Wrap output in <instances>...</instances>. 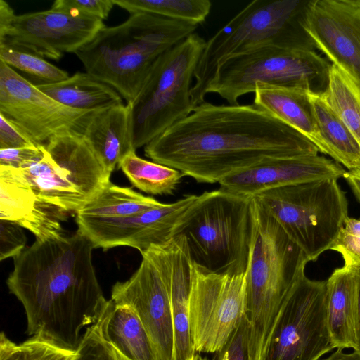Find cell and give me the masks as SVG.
Masks as SVG:
<instances>
[{
  "instance_id": "cell-1",
  "label": "cell",
  "mask_w": 360,
  "mask_h": 360,
  "mask_svg": "<svg viewBox=\"0 0 360 360\" xmlns=\"http://www.w3.org/2000/svg\"><path fill=\"white\" fill-rule=\"evenodd\" d=\"M153 162L199 183L225 177L264 161L318 154L307 137L251 105L204 101L144 147Z\"/></svg>"
},
{
  "instance_id": "cell-2",
  "label": "cell",
  "mask_w": 360,
  "mask_h": 360,
  "mask_svg": "<svg viewBox=\"0 0 360 360\" xmlns=\"http://www.w3.org/2000/svg\"><path fill=\"white\" fill-rule=\"evenodd\" d=\"M93 249L77 230L36 239L13 258L6 284L24 307L29 335L77 349L82 330L99 319L108 301L92 263Z\"/></svg>"
},
{
  "instance_id": "cell-3",
  "label": "cell",
  "mask_w": 360,
  "mask_h": 360,
  "mask_svg": "<svg viewBox=\"0 0 360 360\" xmlns=\"http://www.w3.org/2000/svg\"><path fill=\"white\" fill-rule=\"evenodd\" d=\"M197 25L146 13L104 26L75 53L86 72L132 103L157 60Z\"/></svg>"
},
{
  "instance_id": "cell-4",
  "label": "cell",
  "mask_w": 360,
  "mask_h": 360,
  "mask_svg": "<svg viewBox=\"0 0 360 360\" xmlns=\"http://www.w3.org/2000/svg\"><path fill=\"white\" fill-rule=\"evenodd\" d=\"M309 1L254 0L206 41L191 91L194 107L205 101L218 67L233 56L269 46L315 51L305 29Z\"/></svg>"
},
{
  "instance_id": "cell-5",
  "label": "cell",
  "mask_w": 360,
  "mask_h": 360,
  "mask_svg": "<svg viewBox=\"0 0 360 360\" xmlns=\"http://www.w3.org/2000/svg\"><path fill=\"white\" fill-rule=\"evenodd\" d=\"M252 197L221 189L205 191L178 224L191 258L215 274L245 271L252 231Z\"/></svg>"
},
{
  "instance_id": "cell-6",
  "label": "cell",
  "mask_w": 360,
  "mask_h": 360,
  "mask_svg": "<svg viewBox=\"0 0 360 360\" xmlns=\"http://www.w3.org/2000/svg\"><path fill=\"white\" fill-rule=\"evenodd\" d=\"M205 43L195 32L165 52L152 67L131 103L136 150L193 112L191 84Z\"/></svg>"
},
{
  "instance_id": "cell-7",
  "label": "cell",
  "mask_w": 360,
  "mask_h": 360,
  "mask_svg": "<svg viewBox=\"0 0 360 360\" xmlns=\"http://www.w3.org/2000/svg\"><path fill=\"white\" fill-rule=\"evenodd\" d=\"M309 262L330 250L345 219L348 202L338 179L271 188L253 195Z\"/></svg>"
},
{
  "instance_id": "cell-8",
  "label": "cell",
  "mask_w": 360,
  "mask_h": 360,
  "mask_svg": "<svg viewBox=\"0 0 360 360\" xmlns=\"http://www.w3.org/2000/svg\"><path fill=\"white\" fill-rule=\"evenodd\" d=\"M331 64L315 51L269 46L233 56L221 64L206 94H217L230 105L254 93L258 85L295 87L321 94Z\"/></svg>"
},
{
  "instance_id": "cell-9",
  "label": "cell",
  "mask_w": 360,
  "mask_h": 360,
  "mask_svg": "<svg viewBox=\"0 0 360 360\" xmlns=\"http://www.w3.org/2000/svg\"><path fill=\"white\" fill-rule=\"evenodd\" d=\"M44 146L41 160L18 169L37 201L77 213L110 181L111 174L75 131L56 134Z\"/></svg>"
},
{
  "instance_id": "cell-10",
  "label": "cell",
  "mask_w": 360,
  "mask_h": 360,
  "mask_svg": "<svg viewBox=\"0 0 360 360\" xmlns=\"http://www.w3.org/2000/svg\"><path fill=\"white\" fill-rule=\"evenodd\" d=\"M252 197V231L246 269V302L282 305L304 275L309 259L273 217Z\"/></svg>"
},
{
  "instance_id": "cell-11",
  "label": "cell",
  "mask_w": 360,
  "mask_h": 360,
  "mask_svg": "<svg viewBox=\"0 0 360 360\" xmlns=\"http://www.w3.org/2000/svg\"><path fill=\"white\" fill-rule=\"evenodd\" d=\"M141 255V264L131 276L112 286L111 300L135 311L158 360H174L169 242L153 246Z\"/></svg>"
},
{
  "instance_id": "cell-12",
  "label": "cell",
  "mask_w": 360,
  "mask_h": 360,
  "mask_svg": "<svg viewBox=\"0 0 360 360\" xmlns=\"http://www.w3.org/2000/svg\"><path fill=\"white\" fill-rule=\"evenodd\" d=\"M246 270L215 274L192 260L189 319L197 352H220L245 314Z\"/></svg>"
},
{
  "instance_id": "cell-13",
  "label": "cell",
  "mask_w": 360,
  "mask_h": 360,
  "mask_svg": "<svg viewBox=\"0 0 360 360\" xmlns=\"http://www.w3.org/2000/svg\"><path fill=\"white\" fill-rule=\"evenodd\" d=\"M327 318L326 281L302 275L290 290L265 360H319L333 350Z\"/></svg>"
},
{
  "instance_id": "cell-14",
  "label": "cell",
  "mask_w": 360,
  "mask_h": 360,
  "mask_svg": "<svg viewBox=\"0 0 360 360\" xmlns=\"http://www.w3.org/2000/svg\"><path fill=\"white\" fill-rule=\"evenodd\" d=\"M90 111L60 103L0 60V114L36 144L73 130Z\"/></svg>"
},
{
  "instance_id": "cell-15",
  "label": "cell",
  "mask_w": 360,
  "mask_h": 360,
  "mask_svg": "<svg viewBox=\"0 0 360 360\" xmlns=\"http://www.w3.org/2000/svg\"><path fill=\"white\" fill-rule=\"evenodd\" d=\"M198 195H187L172 203H162L142 212L115 218L76 215L78 231L94 248L108 250L128 246L141 254L153 246L164 245L174 237L175 229Z\"/></svg>"
},
{
  "instance_id": "cell-16",
  "label": "cell",
  "mask_w": 360,
  "mask_h": 360,
  "mask_svg": "<svg viewBox=\"0 0 360 360\" xmlns=\"http://www.w3.org/2000/svg\"><path fill=\"white\" fill-rule=\"evenodd\" d=\"M104 26L98 18L50 8L16 15L0 43L58 60L65 53H75Z\"/></svg>"
},
{
  "instance_id": "cell-17",
  "label": "cell",
  "mask_w": 360,
  "mask_h": 360,
  "mask_svg": "<svg viewBox=\"0 0 360 360\" xmlns=\"http://www.w3.org/2000/svg\"><path fill=\"white\" fill-rule=\"evenodd\" d=\"M305 29L316 49L360 83V11L355 0H310Z\"/></svg>"
},
{
  "instance_id": "cell-18",
  "label": "cell",
  "mask_w": 360,
  "mask_h": 360,
  "mask_svg": "<svg viewBox=\"0 0 360 360\" xmlns=\"http://www.w3.org/2000/svg\"><path fill=\"white\" fill-rule=\"evenodd\" d=\"M346 170L338 162L318 154L271 159L223 179L219 189L253 196L285 186L343 178Z\"/></svg>"
},
{
  "instance_id": "cell-19",
  "label": "cell",
  "mask_w": 360,
  "mask_h": 360,
  "mask_svg": "<svg viewBox=\"0 0 360 360\" xmlns=\"http://www.w3.org/2000/svg\"><path fill=\"white\" fill-rule=\"evenodd\" d=\"M72 131L84 139L110 174L127 155L136 151L131 102L90 111Z\"/></svg>"
},
{
  "instance_id": "cell-20",
  "label": "cell",
  "mask_w": 360,
  "mask_h": 360,
  "mask_svg": "<svg viewBox=\"0 0 360 360\" xmlns=\"http://www.w3.org/2000/svg\"><path fill=\"white\" fill-rule=\"evenodd\" d=\"M359 273L342 266L326 280L328 324L335 349H358Z\"/></svg>"
},
{
  "instance_id": "cell-21",
  "label": "cell",
  "mask_w": 360,
  "mask_h": 360,
  "mask_svg": "<svg viewBox=\"0 0 360 360\" xmlns=\"http://www.w3.org/2000/svg\"><path fill=\"white\" fill-rule=\"evenodd\" d=\"M253 104L302 134L323 153L309 91L295 87L258 85Z\"/></svg>"
},
{
  "instance_id": "cell-22",
  "label": "cell",
  "mask_w": 360,
  "mask_h": 360,
  "mask_svg": "<svg viewBox=\"0 0 360 360\" xmlns=\"http://www.w3.org/2000/svg\"><path fill=\"white\" fill-rule=\"evenodd\" d=\"M172 261L171 297L174 325V360H193L195 350L189 319V294L192 259L183 236L169 241Z\"/></svg>"
},
{
  "instance_id": "cell-23",
  "label": "cell",
  "mask_w": 360,
  "mask_h": 360,
  "mask_svg": "<svg viewBox=\"0 0 360 360\" xmlns=\"http://www.w3.org/2000/svg\"><path fill=\"white\" fill-rule=\"evenodd\" d=\"M105 339L128 360H158L150 340L135 311L111 300L103 312Z\"/></svg>"
},
{
  "instance_id": "cell-24",
  "label": "cell",
  "mask_w": 360,
  "mask_h": 360,
  "mask_svg": "<svg viewBox=\"0 0 360 360\" xmlns=\"http://www.w3.org/2000/svg\"><path fill=\"white\" fill-rule=\"evenodd\" d=\"M35 86L60 103L75 109L95 110L123 103L115 89L86 72H77L59 82Z\"/></svg>"
},
{
  "instance_id": "cell-25",
  "label": "cell",
  "mask_w": 360,
  "mask_h": 360,
  "mask_svg": "<svg viewBox=\"0 0 360 360\" xmlns=\"http://www.w3.org/2000/svg\"><path fill=\"white\" fill-rule=\"evenodd\" d=\"M313 111L324 146L323 154L348 171L360 170V144L321 94L310 92Z\"/></svg>"
},
{
  "instance_id": "cell-26",
  "label": "cell",
  "mask_w": 360,
  "mask_h": 360,
  "mask_svg": "<svg viewBox=\"0 0 360 360\" xmlns=\"http://www.w3.org/2000/svg\"><path fill=\"white\" fill-rule=\"evenodd\" d=\"M160 202L129 187L110 181L76 215L87 217L115 218L134 215L159 206Z\"/></svg>"
},
{
  "instance_id": "cell-27",
  "label": "cell",
  "mask_w": 360,
  "mask_h": 360,
  "mask_svg": "<svg viewBox=\"0 0 360 360\" xmlns=\"http://www.w3.org/2000/svg\"><path fill=\"white\" fill-rule=\"evenodd\" d=\"M117 167L134 187L152 195H172L184 176L177 169L139 158L136 151L127 155Z\"/></svg>"
},
{
  "instance_id": "cell-28",
  "label": "cell",
  "mask_w": 360,
  "mask_h": 360,
  "mask_svg": "<svg viewBox=\"0 0 360 360\" xmlns=\"http://www.w3.org/2000/svg\"><path fill=\"white\" fill-rule=\"evenodd\" d=\"M325 100L360 144V83L331 64Z\"/></svg>"
},
{
  "instance_id": "cell-29",
  "label": "cell",
  "mask_w": 360,
  "mask_h": 360,
  "mask_svg": "<svg viewBox=\"0 0 360 360\" xmlns=\"http://www.w3.org/2000/svg\"><path fill=\"white\" fill-rule=\"evenodd\" d=\"M130 14L146 13L197 25L210 13L209 0H112Z\"/></svg>"
},
{
  "instance_id": "cell-30",
  "label": "cell",
  "mask_w": 360,
  "mask_h": 360,
  "mask_svg": "<svg viewBox=\"0 0 360 360\" xmlns=\"http://www.w3.org/2000/svg\"><path fill=\"white\" fill-rule=\"evenodd\" d=\"M0 219L18 221L34 208L36 198L18 169L0 166Z\"/></svg>"
},
{
  "instance_id": "cell-31",
  "label": "cell",
  "mask_w": 360,
  "mask_h": 360,
  "mask_svg": "<svg viewBox=\"0 0 360 360\" xmlns=\"http://www.w3.org/2000/svg\"><path fill=\"white\" fill-rule=\"evenodd\" d=\"M76 350L63 347L51 340L34 335L16 344L4 332L0 335V360H73Z\"/></svg>"
},
{
  "instance_id": "cell-32",
  "label": "cell",
  "mask_w": 360,
  "mask_h": 360,
  "mask_svg": "<svg viewBox=\"0 0 360 360\" xmlns=\"http://www.w3.org/2000/svg\"><path fill=\"white\" fill-rule=\"evenodd\" d=\"M0 60L27 74L35 81L34 85L56 83L70 77L68 72L44 58L6 43H0Z\"/></svg>"
},
{
  "instance_id": "cell-33",
  "label": "cell",
  "mask_w": 360,
  "mask_h": 360,
  "mask_svg": "<svg viewBox=\"0 0 360 360\" xmlns=\"http://www.w3.org/2000/svg\"><path fill=\"white\" fill-rule=\"evenodd\" d=\"M68 213L58 206L36 200L32 212L18 222L37 240L58 238L64 235L61 221L66 220Z\"/></svg>"
},
{
  "instance_id": "cell-34",
  "label": "cell",
  "mask_w": 360,
  "mask_h": 360,
  "mask_svg": "<svg viewBox=\"0 0 360 360\" xmlns=\"http://www.w3.org/2000/svg\"><path fill=\"white\" fill-rule=\"evenodd\" d=\"M103 312L94 324L86 328L73 360H120L117 352L104 336Z\"/></svg>"
},
{
  "instance_id": "cell-35",
  "label": "cell",
  "mask_w": 360,
  "mask_h": 360,
  "mask_svg": "<svg viewBox=\"0 0 360 360\" xmlns=\"http://www.w3.org/2000/svg\"><path fill=\"white\" fill-rule=\"evenodd\" d=\"M330 250L340 254L345 267L360 272V219H345Z\"/></svg>"
},
{
  "instance_id": "cell-36",
  "label": "cell",
  "mask_w": 360,
  "mask_h": 360,
  "mask_svg": "<svg viewBox=\"0 0 360 360\" xmlns=\"http://www.w3.org/2000/svg\"><path fill=\"white\" fill-rule=\"evenodd\" d=\"M23 227L15 221L0 219V260L19 255L26 246Z\"/></svg>"
},
{
  "instance_id": "cell-37",
  "label": "cell",
  "mask_w": 360,
  "mask_h": 360,
  "mask_svg": "<svg viewBox=\"0 0 360 360\" xmlns=\"http://www.w3.org/2000/svg\"><path fill=\"white\" fill-rule=\"evenodd\" d=\"M114 5L112 0H56L51 8L103 20L108 17Z\"/></svg>"
},
{
  "instance_id": "cell-38",
  "label": "cell",
  "mask_w": 360,
  "mask_h": 360,
  "mask_svg": "<svg viewBox=\"0 0 360 360\" xmlns=\"http://www.w3.org/2000/svg\"><path fill=\"white\" fill-rule=\"evenodd\" d=\"M44 145L0 149V166L20 169L41 160L44 155Z\"/></svg>"
},
{
  "instance_id": "cell-39",
  "label": "cell",
  "mask_w": 360,
  "mask_h": 360,
  "mask_svg": "<svg viewBox=\"0 0 360 360\" xmlns=\"http://www.w3.org/2000/svg\"><path fill=\"white\" fill-rule=\"evenodd\" d=\"M248 321L245 314L222 351L227 353V360H248Z\"/></svg>"
},
{
  "instance_id": "cell-40",
  "label": "cell",
  "mask_w": 360,
  "mask_h": 360,
  "mask_svg": "<svg viewBox=\"0 0 360 360\" xmlns=\"http://www.w3.org/2000/svg\"><path fill=\"white\" fill-rule=\"evenodd\" d=\"M18 127L0 114V149L37 146Z\"/></svg>"
},
{
  "instance_id": "cell-41",
  "label": "cell",
  "mask_w": 360,
  "mask_h": 360,
  "mask_svg": "<svg viewBox=\"0 0 360 360\" xmlns=\"http://www.w3.org/2000/svg\"><path fill=\"white\" fill-rule=\"evenodd\" d=\"M15 16L11 6L4 0H0V38L8 30Z\"/></svg>"
},
{
  "instance_id": "cell-42",
  "label": "cell",
  "mask_w": 360,
  "mask_h": 360,
  "mask_svg": "<svg viewBox=\"0 0 360 360\" xmlns=\"http://www.w3.org/2000/svg\"><path fill=\"white\" fill-rule=\"evenodd\" d=\"M343 178L346 180L354 195L360 202V170L347 171Z\"/></svg>"
},
{
  "instance_id": "cell-43",
  "label": "cell",
  "mask_w": 360,
  "mask_h": 360,
  "mask_svg": "<svg viewBox=\"0 0 360 360\" xmlns=\"http://www.w3.org/2000/svg\"><path fill=\"white\" fill-rule=\"evenodd\" d=\"M319 360H360V354L357 351L345 352L342 349H336L331 354Z\"/></svg>"
},
{
  "instance_id": "cell-44",
  "label": "cell",
  "mask_w": 360,
  "mask_h": 360,
  "mask_svg": "<svg viewBox=\"0 0 360 360\" xmlns=\"http://www.w3.org/2000/svg\"><path fill=\"white\" fill-rule=\"evenodd\" d=\"M356 351L360 354V272L358 282V349Z\"/></svg>"
},
{
  "instance_id": "cell-45",
  "label": "cell",
  "mask_w": 360,
  "mask_h": 360,
  "mask_svg": "<svg viewBox=\"0 0 360 360\" xmlns=\"http://www.w3.org/2000/svg\"><path fill=\"white\" fill-rule=\"evenodd\" d=\"M193 360H210V359L206 356H202L198 354H195Z\"/></svg>"
},
{
  "instance_id": "cell-46",
  "label": "cell",
  "mask_w": 360,
  "mask_h": 360,
  "mask_svg": "<svg viewBox=\"0 0 360 360\" xmlns=\"http://www.w3.org/2000/svg\"><path fill=\"white\" fill-rule=\"evenodd\" d=\"M118 353V352H117ZM118 356H119V358H120V360H128L127 359L124 358V356H122L120 354L118 353Z\"/></svg>"
},
{
  "instance_id": "cell-47",
  "label": "cell",
  "mask_w": 360,
  "mask_h": 360,
  "mask_svg": "<svg viewBox=\"0 0 360 360\" xmlns=\"http://www.w3.org/2000/svg\"><path fill=\"white\" fill-rule=\"evenodd\" d=\"M355 2H356V5H357V6H358V8H359V9L360 11V0H355Z\"/></svg>"
}]
</instances>
